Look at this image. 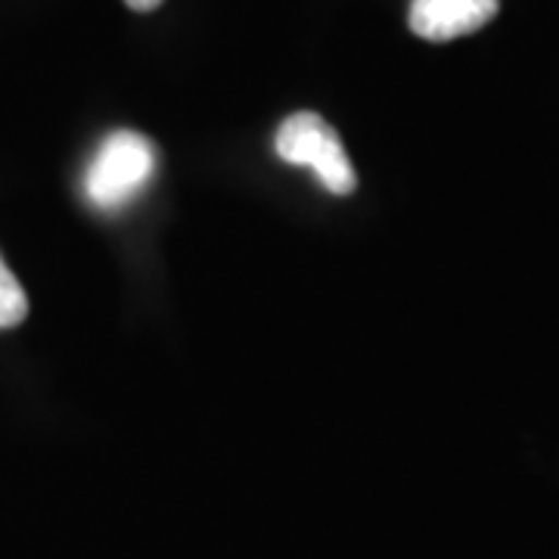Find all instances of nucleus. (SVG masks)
Returning a JSON list of instances; mask_svg holds the SVG:
<instances>
[{
	"instance_id": "f257e3e1",
	"label": "nucleus",
	"mask_w": 559,
	"mask_h": 559,
	"mask_svg": "<svg viewBox=\"0 0 559 559\" xmlns=\"http://www.w3.org/2000/svg\"><path fill=\"white\" fill-rule=\"evenodd\" d=\"M156 146L138 131H112L84 171V197L94 209L119 212L156 175Z\"/></svg>"
},
{
	"instance_id": "f03ea898",
	"label": "nucleus",
	"mask_w": 559,
	"mask_h": 559,
	"mask_svg": "<svg viewBox=\"0 0 559 559\" xmlns=\"http://www.w3.org/2000/svg\"><path fill=\"white\" fill-rule=\"evenodd\" d=\"M274 150L283 162L311 168L320 183L336 197H348L358 187L340 134L318 112H296L283 121L274 138Z\"/></svg>"
},
{
	"instance_id": "7ed1b4c3",
	"label": "nucleus",
	"mask_w": 559,
	"mask_h": 559,
	"mask_svg": "<svg viewBox=\"0 0 559 559\" xmlns=\"http://www.w3.org/2000/svg\"><path fill=\"white\" fill-rule=\"evenodd\" d=\"M498 0H411V32L423 40L463 38L498 16Z\"/></svg>"
},
{
	"instance_id": "20e7f679",
	"label": "nucleus",
	"mask_w": 559,
	"mask_h": 559,
	"mask_svg": "<svg viewBox=\"0 0 559 559\" xmlns=\"http://www.w3.org/2000/svg\"><path fill=\"white\" fill-rule=\"evenodd\" d=\"M28 314V296L20 286V280L13 277V271L0 259V330L16 326Z\"/></svg>"
},
{
	"instance_id": "39448f33",
	"label": "nucleus",
	"mask_w": 559,
	"mask_h": 559,
	"mask_svg": "<svg viewBox=\"0 0 559 559\" xmlns=\"http://www.w3.org/2000/svg\"><path fill=\"white\" fill-rule=\"evenodd\" d=\"M131 10H138V13H150V10H156L162 0H124Z\"/></svg>"
}]
</instances>
